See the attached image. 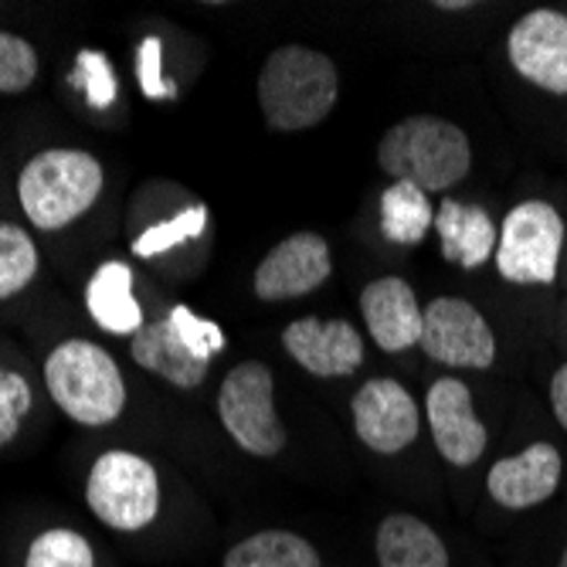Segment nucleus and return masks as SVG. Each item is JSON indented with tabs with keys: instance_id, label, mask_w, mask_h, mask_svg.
I'll use <instances>...</instances> for the list:
<instances>
[{
	"instance_id": "obj_1",
	"label": "nucleus",
	"mask_w": 567,
	"mask_h": 567,
	"mask_svg": "<svg viewBox=\"0 0 567 567\" xmlns=\"http://www.w3.org/2000/svg\"><path fill=\"white\" fill-rule=\"evenodd\" d=\"M340 99V75L323 51L282 44L259 72V110L269 130L302 133L320 126Z\"/></svg>"
},
{
	"instance_id": "obj_32",
	"label": "nucleus",
	"mask_w": 567,
	"mask_h": 567,
	"mask_svg": "<svg viewBox=\"0 0 567 567\" xmlns=\"http://www.w3.org/2000/svg\"><path fill=\"white\" fill-rule=\"evenodd\" d=\"M557 567H567V547L560 550V560H557Z\"/></svg>"
},
{
	"instance_id": "obj_14",
	"label": "nucleus",
	"mask_w": 567,
	"mask_h": 567,
	"mask_svg": "<svg viewBox=\"0 0 567 567\" xmlns=\"http://www.w3.org/2000/svg\"><path fill=\"white\" fill-rule=\"evenodd\" d=\"M564 462L550 442H534L517 455L496 458L486 473V493L503 509H534L547 503L560 486Z\"/></svg>"
},
{
	"instance_id": "obj_19",
	"label": "nucleus",
	"mask_w": 567,
	"mask_h": 567,
	"mask_svg": "<svg viewBox=\"0 0 567 567\" xmlns=\"http://www.w3.org/2000/svg\"><path fill=\"white\" fill-rule=\"evenodd\" d=\"M85 309L99 330L136 337L143 330V309L133 292V269L126 262H102L85 286Z\"/></svg>"
},
{
	"instance_id": "obj_8",
	"label": "nucleus",
	"mask_w": 567,
	"mask_h": 567,
	"mask_svg": "<svg viewBox=\"0 0 567 567\" xmlns=\"http://www.w3.org/2000/svg\"><path fill=\"white\" fill-rule=\"evenodd\" d=\"M429 360L458 371H486L496 360V337L486 317L458 296H439L425 306L422 340Z\"/></svg>"
},
{
	"instance_id": "obj_31",
	"label": "nucleus",
	"mask_w": 567,
	"mask_h": 567,
	"mask_svg": "<svg viewBox=\"0 0 567 567\" xmlns=\"http://www.w3.org/2000/svg\"><path fill=\"white\" fill-rule=\"evenodd\" d=\"M435 8H439V11H470L473 4H470V0H439Z\"/></svg>"
},
{
	"instance_id": "obj_12",
	"label": "nucleus",
	"mask_w": 567,
	"mask_h": 567,
	"mask_svg": "<svg viewBox=\"0 0 567 567\" xmlns=\"http://www.w3.org/2000/svg\"><path fill=\"white\" fill-rule=\"evenodd\" d=\"M425 411L432 442L449 466H476L489 445V432L476 415L470 388L458 378H439L425 394Z\"/></svg>"
},
{
	"instance_id": "obj_20",
	"label": "nucleus",
	"mask_w": 567,
	"mask_h": 567,
	"mask_svg": "<svg viewBox=\"0 0 567 567\" xmlns=\"http://www.w3.org/2000/svg\"><path fill=\"white\" fill-rule=\"evenodd\" d=\"M221 567H323V554L296 530L269 527L238 540Z\"/></svg>"
},
{
	"instance_id": "obj_18",
	"label": "nucleus",
	"mask_w": 567,
	"mask_h": 567,
	"mask_svg": "<svg viewBox=\"0 0 567 567\" xmlns=\"http://www.w3.org/2000/svg\"><path fill=\"white\" fill-rule=\"evenodd\" d=\"M378 567H452L439 530L415 513H388L374 534Z\"/></svg>"
},
{
	"instance_id": "obj_25",
	"label": "nucleus",
	"mask_w": 567,
	"mask_h": 567,
	"mask_svg": "<svg viewBox=\"0 0 567 567\" xmlns=\"http://www.w3.org/2000/svg\"><path fill=\"white\" fill-rule=\"evenodd\" d=\"M38 51L31 48V41L0 31V92L14 95L24 92L34 79H38Z\"/></svg>"
},
{
	"instance_id": "obj_28",
	"label": "nucleus",
	"mask_w": 567,
	"mask_h": 567,
	"mask_svg": "<svg viewBox=\"0 0 567 567\" xmlns=\"http://www.w3.org/2000/svg\"><path fill=\"white\" fill-rule=\"evenodd\" d=\"M31 401H34L31 384L18 371L0 368V449L21 432V422L28 419Z\"/></svg>"
},
{
	"instance_id": "obj_17",
	"label": "nucleus",
	"mask_w": 567,
	"mask_h": 567,
	"mask_svg": "<svg viewBox=\"0 0 567 567\" xmlns=\"http://www.w3.org/2000/svg\"><path fill=\"white\" fill-rule=\"evenodd\" d=\"M130 357H133V364L164 378L167 384L181 391H190L208 378V360H200L187 350V343L177 337L167 317L143 323V330L130 340Z\"/></svg>"
},
{
	"instance_id": "obj_5",
	"label": "nucleus",
	"mask_w": 567,
	"mask_h": 567,
	"mask_svg": "<svg viewBox=\"0 0 567 567\" xmlns=\"http://www.w3.org/2000/svg\"><path fill=\"white\" fill-rule=\"evenodd\" d=\"M85 503L102 527L116 534H140L161 513V476L140 452L110 449L92 462Z\"/></svg>"
},
{
	"instance_id": "obj_27",
	"label": "nucleus",
	"mask_w": 567,
	"mask_h": 567,
	"mask_svg": "<svg viewBox=\"0 0 567 567\" xmlns=\"http://www.w3.org/2000/svg\"><path fill=\"white\" fill-rule=\"evenodd\" d=\"M72 82L82 85V92H85L92 110L113 106V99H116V75H113V65H110L106 55H99V51H79Z\"/></svg>"
},
{
	"instance_id": "obj_29",
	"label": "nucleus",
	"mask_w": 567,
	"mask_h": 567,
	"mask_svg": "<svg viewBox=\"0 0 567 567\" xmlns=\"http://www.w3.org/2000/svg\"><path fill=\"white\" fill-rule=\"evenodd\" d=\"M140 79H143V92L150 99L161 95H174V85L164 82V44L161 38H146L140 48Z\"/></svg>"
},
{
	"instance_id": "obj_2",
	"label": "nucleus",
	"mask_w": 567,
	"mask_h": 567,
	"mask_svg": "<svg viewBox=\"0 0 567 567\" xmlns=\"http://www.w3.org/2000/svg\"><path fill=\"white\" fill-rule=\"evenodd\" d=\"M378 164L391 181H408L425 194H445L466 181L473 167V143L452 120L408 116L381 136Z\"/></svg>"
},
{
	"instance_id": "obj_24",
	"label": "nucleus",
	"mask_w": 567,
	"mask_h": 567,
	"mask_svg": "<svg viewBox=\"0 0 567 567\" xmlns=\"http://www.w3.org/2000/svg\"><path fill=\"white\" fill-rule=\"evenodd\" d=\"M204 228H208V208H204V204H194V208L177 212L174 218H167L161 225H150L133 241V255H140V259H157V255H164L190 238H200Z\"/></svg>"
},
{
	"instance_id": "obj_4",
	"label": "nucleus",
	"mask_w": 567,
	"mask_h": 567,
	"mask_svg": "<svg viewBox=\"0 0 567 567\" xmlns=\"http://www.w3.org/2000/svg\"><path fill=\"white\" fill-rule=\"evenodd\" d=\"M48 394L65 415L79 425L102 429L113 425L126 408V381L123 371L92 340H65L44 360Z\"/></svg>"
},
{
	"instance_id": "obj_3",
	"label": "nucleus",
	"mask_w": 567,
	"mask_h": 567,
	"mask_svg": "<svg viewBox=\"0 0 567 567\" xmlns=\"http://www.w3.org/2000/svg\"><path fill=\"white\" fill-rule=\"evenodd\" d=\"M106 174L85 150L51 146L24 164L18 174V200L28 221L41 231H62L92 212Z\"/></svg>"
},
{
	"instance_id": "obj_11",
	"label": "nucleus",
	"mask_w": 567,
	"mask_h": 567,
	"mask_svg": "<svg viewBox=\"0 0 567 567\" xmlns=\"http://www.w3.org/2000/svg\"><path fill=\"white\" fill-rule=\"evenodd\" d=\"M333 272L330 245L317 231H296L282 238L255 269V296L262 302H286L317 292Z\"/></svg>"
},
{
	"instance_id": "obj_21",
	"label": "nucleus",
	"mask_w": 567,
	"mask_h": 567,
	"mask_svg": "<svg viewBox=\"0 0 567 567\" xmlns=\"http://www.w3.org/2000/svg\"><path fill=\"white\" fill-rule=\"evenodd\" d=\"M435 225L432 200L422 187L408 181H391L381 194V235L391 245H422Z\"/></svg>"
},
{
	"instance_id": "obj_26",
	"label": "nucleus",
	"mask_w": 567,
	"mask_h": 567,
	"mask_svg": "<svg viewBox=\"0 0 567 567\" xmlns=\"http://www.w3.org/2000/svg\"><path fill=\"white\" fill-rule=\"evenodd\" d=\"M167 320H171V327L177 330V337L187 343V350H190L194 357H200V360H208V364H212V357H215V353L225 350V333H221V327L212 323V320H204V317H197L190 306H174L171 313H167Z\"/></svg>"
},
{
	"instance_id": "obj_22",
	"label": "nucleus",
	"mask_w": 567,
	"mask_h": 567,
	"mask_svg": "<svg viewBox=\"0 0 567 567\" xmlns=\"http://www.w3.org/2000/svg\"><path fill=\"white\" fill-rule=\"evenodd\" d=\"M24 567H95V550L72 527H48L28 544Z\"/></svg>"
},
{
	"instance_id": "obj_9",
	"label": "nucleus",
	"mask_w": 567,
	"mask_h": 567,
	"mask_svg": "<svg viewBox=\"0 0 567 567\" xmlns=\"http://www.w3.org/2000/svg\"><path fill=\"white\" fill-rule=\"evenodd\" d=\"M353 432L371 452L378 455H398L408 445H415L422 432V415L411 391L394 378H374L360 384L353 401Z\"/></svg>"
},
{
	"instance_id": "obj_10",
	"label": "nucleus",
	"mask_w": 567,
	"mask_h": 567,
	"mask_svg": "<svg viewBox=\"0 0 567 567\" xmlns=\"http://www.w3.org/2000/svg\"><path fill=\"white\" fill-rule=\"evenodd\" d=\"M506 55L530 85L567 95V14L564 11H530L506 34Z\"/></svg>"
},
{
	"instance_id": "obj_7",
	"label": "nucleus",
	"mask_w": 567,
	"mask_h": 567,
	"mask_svg": "<svg viewBox=\"0 0 567 567\" xmlns=\"http://www.w3.org/2000/svg\"><path fill=\"white\" fill-rule=\"evenodd\" d=\"M564 245V218L547 200L517 204L499 225L496 269L513 286H554Z\"/></svg>"
},
{
	"instance_id": "obj_16",
	"label": "nucleus",
	"mask_w": 567,
	"mask_h": 567,
	"mask_svg": "<svg viewBox=\"0 0 567 567\" xmlns=\"http://www.w3.org/2000/svg\"><path fill=\"white\" fill-rule=\"evenodd\" d=\"M432 228L439 231L445 262L466 269V272L486 266L493 255H496L499 228L489 218V212L480 208V204H466V200L445 197L439 204Z\"/></svg>"
},
{
	"instance_id": "obj_13",
	"label": "nucleus",
	"mask_w": 567,
	"mask_h": 567,
	"mask_svg": "<svg viewBox=\"0 0 567 567\" xmlns=\"http://www.w3.org/2000/svg\"><path fill=\"white\" fill-rule=\"evenodd\" d=\"M282 347L313 378H350L364 364V337L347 320L302 317L282 330Z\"/></svg>"
},
{
	"instance_id": "obj_23",
	"label": "nucleus",
	"mask_w": 567,
	"mask_h": 567,
	"mask_svg": "<svg viewBox=\"0 0 567 567\" xmlns=\"http://www.w3.org/2000/svg\"><path fill=\"white\" fill-rule=\"evenodd\" d=\"M38 276L34 238L11 221H0V299L18 296Z\"/></svg>"
},
{
	"instance_id": "obj_15",
	"label": "nucleus",
	"mask_w": 567,
	"mask_h": 567,
	"mask_svg": "<svg viewBox=\"0 0 567 567\" xmlns=\"http://www.w3.org/2000/svg\"><path fill=\"white\" fill-rule=\"evenodd\" d=\"M360 317H364L371 340L384 353H404L408 347H419L422 340L425 306H419L415 289L404 279L381 276L360 292Z\"/></svg>"
},
{
	"instance_id": "obj_30",
	"label": "nucleus",
	"mask_w": 567,
	"mask_h": 567,
	"mask_svg": "<svg viewBox=\"0 0 567 567\" xmlns=\"http://www.w3.org/2000/svg\"><path fill=\"white\" fill-rule=\"evenodd\" d=\"M550 408H554L557 425L567 432V364L557 368L554 378H550Z\"/></svg>"
},
{
	"instance_id": "obj_6",
	"label": "nucleus",
	"mask_w": 567,
	"mask_h": 567,
	"mask_svg": "<svg viewBox=\"0 0 567 567\" xmlns=\"http://www.w3.org/2000/svg\"><path fill=\"white\" fill-rule=\"evenodd\" d=\"M218 419L228 439L255 458H276L289 442L276 411V381L262 360H245L225 374L218 388Z\"/></svg>"
}]
</instances>
